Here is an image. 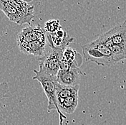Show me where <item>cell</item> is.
Instances as JSON below:
<instances>
[{"label":"cell","mask_w":126,"mask_h":125,"mask_svg":"<svg viewBox=\"0 0 126 125\" xmlns=\"http://www.w3.org/2000/svg\"><path fill=\"white\" fill-rule=\"evenodd\" d=\"M82 54L86 61L95 62L97 65L110 67L115 64L110 47L97 39L82 46Z\"/></svg>","instance_id":"6da1fadb"},{"label":"cell","mask_w":126,"mask_h":125,"mask_svg":"<svg viewBox=\"0 0 126 125\" xmlns=\"http://www.w3.org/2000/svg\"><path fill=\"white\" fill-rule=\"evenodd\" d=\"M35 76L33 77L34 80H37L42 87L45 94L48 99L47 111L50 112L52 110H56L59 114L60 125H63V121L66 119V116L60 111L58 106L57 95H56V83L57 78L55 76L49 75L41 70H33Z\"/></svg>","instance_id":"7a4b0ae2"},{"label":"cell","mask_w":126,"mask_h":125,"mask_svg":"<svg viewBox=\"0 0 126 125\" xmlns=\"http://www.w3.org/2000/svg\"><path fill=\"white\" fill-rule=\"evenodd\" d=\"M63 51L50 48L39 59V70L56 76L60 70V61Z\"/></svg>","instance_id":"3957f363"},{"label":"cell","mask_w":126,"mask_h":125,"mask_svg":"<svg viewBox=\"0 0 126 125\" xmlns=\"http://www.w3.org/2000/svg\"><path fill=\"white\" fill-rule=\"evenodd\" d=\"M97 39L108 47H112L114 45H119L126 42V20L100 35Z\"/></svg>","instance_id":"277c9868"},{"label":"cell","mask_w":126,"mask_h":125,"mask_svg":"<svg viewBox=\"0 0 126 125\" xmlns=\"http://www.w3.org/2000/svg\"><path fill=\"white\" fill-rule=\"evenodd\" d=\"M33 41H39L46 43V32L39 24L36 27H32L30 25L24 28L18 33L16 37L17 45Z\"/></svg>","instance_id":"5b68a950"},{"label":"cell","mask_w":126,"mask_h":125,"mask_svg":"<svg viewBox=\"0 0 126 125\" xmlns=\"http://www.w3.org/2000/svg\"><path fill=\"white\" fill-rule=\"evenodd\" d=\"M48 44L50 48L64 51V50L72 43L75 39L67 35L63 27L54 33H46Z\"/></svg>","instance_id":"8992f818"},{"label":"cell","mask_w":126,"mask_h":125,"mask_svg":"<svg viewBox=\"0 0 126 125\" xmlns=\"http://www.w3.org/2000/svg\"><path fill=\"white\" fill-rule=\"evenodd\" d=\"M82 72L79 68H70L69 70H60L56 78L58 83L63 86L75 87L79 86V81Z\"/></svg>","instance_id":"52a82bcc"},{"label":"cell","mask_w":126,"mask_h":125,"mask_svg":"<svg viewBox=\"0 0 126 125\" xmlns=\"http://www.w3.org/2000/svg\"><path fill=\"white\" fill-rule=\"evenodd\" d=\"M0 10L4 12V15L12 22H14L19 25H22L24 24H27L29 26L31 25L32 20L24 15L23 14L16 9L8 2L7 0H0Z\"/></svg>","instance_id":"ba28073f"},{"label":"cell","mask_w":126,"mask_h":125,"mask_svg":"<svg viewBox=\"0 0 126 125\" xmlns=\"http://www.w3.org/2000/svg\"><path fill=\"white\" fill-rule=\"evenodd\" d=\"M22 53L27 55H32L37 57H42L45 52L46 43L39 41H33L31 42L22 43L17 45Z\"/></svg>","instance_id":"9c48e42d"},{"label":"cell","mask_w":126,"mask_h":125,"mask_svg":"<svg viewBox=\"0 0 126 125\" xmlns=\"http://www.w3.org/2000/svg\"><path fill=\"white\" fill-rule=\"evenodd\" d=\"M59 109L62 113L72 114L78 104V95L71 96L64 99H57Z\"/></svg>","instance_id":"30bf717a"},{"label":"cell","mask_w":126,"mask_h":125,"mask_svg":"<svg viewBox=\"0 0 126 125\" xmlns=\"http://www.w3.org/2000/svg\"><path fill=\"white\" fill-rule=\"evenodd\" d=\"M79 86L71 87L63 86L57 82L56 83V95L57 99H64L71 96L78 95Z\"/></svg>","instance_id":"8fae6325"},{"label":"cell","mask_w":126,"mask_h":125,"mask_svg":"<svg viewBox=\"0 0 126 125\" xmlns=\"http://www.w3.org/2000/svg\"><path fill=\"white\" fill-rule=\"evenodd\" d=\"M110 48L115 63L123 60H126V42L119 45H114Z\"/></svg>","instance_id":"7c38bea8"},{"label":"cell","mask_w":126,"mask_h":125,"mask_svg":"<svg viewBox=\"0 0 126 125\" xmlns=\"http://www.w3.org/2000/svg\"><path fill=\"white\" fill-rule=\"evenodd\" d=\"M60 28H62V26L58 20H50L45 22V31L46 33H54Z\"/></svg>","instance_id":"4fadbf2b"},{"label":"cell","mask_w":126,"mask_h":125,"mask_svg":"<svg viewBox=\"0 0 126 125\" xmlns=\"http://www.w3.org/2000/svg\"><path fill=\"white\" fill-rule=\"evenodd\" d=\"M9 91V86L7 82L0 83V106H1V102L7 96Z\"/></svg>","instance_id":"5bb4252c"},{"label":"cell","mask_w":126,"mask_h":125,"mask_svg":"<svg viewBox=\"0 0 126 125\" xmlns=\"http://www.w3.org/2000/svg\"><path fill=\"white\" fill-rule=\"evenodd\" d=\"M23 1H24V2H26V3H27V4H29L30 2H32L33 0H22Z\"/></svg>","instance_id":"9a60e30c"}]
</instances>
